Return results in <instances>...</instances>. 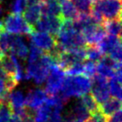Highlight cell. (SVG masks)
Wrapping results in <instances>:
<instances>
[{
	"instance_id": "obj_1",
	"label": "cell",
	"mask_w": 122,
	"mask_h": 122,
	"mask_svg": "<svg viewBox=\"0 0 122 122\" xmlns=\"http://www.w3.org/2000/svg\"><path fill=\"white\" fill-rule=\"evenodd\" d=\"M56 45L61 52L73 51L86 46V42L83 35L75 30L73 21L71 20H63L62 24L55 36Z\"/></svg>"
},
{
	"instance_id": "obj_2",
	"label": "cell",
	"mask_w": 122,
	"mask_h": 122,
	"mask_svg": "<svg viewBox=\"0 0 122 122\" xmlns=\"http://www.w3.org/2000/svg\"><path fill=\"white\" fill-rule=\"evenodd\" d=\"M91 88V79L84 75L78 76H68L64 78L61 93L65 97H80L85 94H87Z\"/></svg>"
},
{
	"instance_id": "obj_3",
	"label": "cell",
	"mask_w": 122,
	"mask_h": 122,
	"mask_svg": "<svg viewBox=\"0 0 122 122\" xmlns=\"http://www.w3.org/2000/svg\"><path fill=\"white\" fill-rule=\"evenodd\" d=\"M92 11L99 14L103 20L121 19V0H97Z\"/></svg>"
},
{
	"instance_id": "obj_4",
	"label": "cell",
	"mask_w": 122,
	"mask_h": 122,
	"mask_svg": "<svg viewBox=\"0 0 122 122\" xmlns=\"http://www.w3.org/2000/svg\"><path fill=\"white\" fill-rule=\"evenodd\" d=\"M4 29L11 34L29 35L30 36L34 32V28L26 22L20 14H10L3 21Z\"/></svg>"
},
{
	"instance_id": "obj_5",
	"label": "cell",
	"mask_w": 122,
	"mask_h": 122,
	"mask_svg": "<svg viewBox=\"0 0 122 122\" xmlns=\"http://www.w3.org/2000/svg\"><path fill=\"white\" fill-rule=\"evenodd\" d=\"M65 78V73L56 63L52 64L49 67L47 78L46 79L45 91L48 95H53L61 91L62 82Z\"/></svg>"
},
{
	"instance_id": "obj_6",
	"label": "cell",
	"mask_w": 122,
	"mask_h": 122,
	"mask_svg": "<svg viewBox=\"0 0 122 122\" xmlns=\"http://www.w3.org/2000/svg\"><path fill=\"white\" fill-rule=\"evenodd\" d=\"M91 95L95 102L101 105L111 96L109 90V81L107 78H103L98 74H95L91 78Z\"/></svg>"
},
{
	"instance_id": "obj_7",
	"label": "cell",
	"mask_w": 122,
	"mask_h": 122,
	"mask_svg": "<svg viewBox=\"0 0 122 122\" xmlns=\"http://www.w3.org/2000/svg\"><path fill=\"white\" fill-rule=\"evenodd\" d=\"M62 18L56 16H46L41 15L39 20L35 24L34 30L41 32H48L55 37L58 34L62 24Z\"/></svg>"
},
{
	"instance_id": "obj_8",
	"label": "cell",
	"mask_w": 122,
	"mask_h": 122,
	"mask_svg": "<svg viewBox=\"0 0 122 122\" xmlns=\"http://www.w3.org/2000/svg\"><path fill=\"white\" fill-rule=\"evenodd\" d=\"M30 40L31 44L46 54H50L56 47L55 37L49 34L48 32L34 31L30 35Z\"/></svg>"
},
{
	"instance_id": "obj_9",
	"label": "cell",
	"mask_w": 122,
	"mask_h": 122,
	"mask_svg": "<svg viewBox=\"0 0 122 122\" xmlns=\"http://www.w3.org/2000/svg\"><path fill=\"white\" fill-rule=\"evenodd\" d=\"M47 96L48 95L43 88H33L28 93L27 96L25 97V106L35 111L44 104Z\"/></svg>"
},
{
	"instance_id": "obj_10",
	"label": "cell",
	"mask_w": 122,
	"mask_h": 122,
	"mask_svg": "<svg viewBox=\"0 0 122 122\" xmlns=\"http://www.w3.org/2000/svg\"><path fill=\"white\" fill-rule=\"evenodd\" d=\"M90 116H91L90 112L86 110V108L83 105L79 99L78 101H76L71 108L69 109V111L65 114L64 118H62V119H64V120L78 119L82 122H86L90 118Z\"/></svg>"
},
{
	"instance_id": "obj_11",
	"label": "cell",
	"mask_w": 122,
	"mask_h": 122,
	"mask_svg": "<svg viewBox=\"0 0 122 122\" xmlns=\"http://www.w3.org/2000/svg\"><path fill=\"white\" fill-rule=\"evenodd\" d=\"M10 53L14 54L16 57H19L22 60H25L28 57L29 48L24 41L23 37H21L19 35L13 34Z\"/></svg>"
},
{
	"instance_id": "obj_12",
	"label": "cell",
	"mask_w": 122,
	"mask_h": 122,
	"mask_svg": "<svg viewBox=\"0 0 122 122\" xmlns=\"http://www.w3.org/2000/svg\"><path fill=\"white\" fill-rule=\"evenodd\" d=\"M121 109V100L117 99L115 97H110L101 105H99V111L102 114L109 118Z\"/></svg>"
},
{
	"instance_id": "obj_13",
	"label": "cell",
	"mask_w": 122,
	"mask_h": 122,
	"mask_svg": "<svg viewBox=\"0 0 122 122\" xmlns=\"http://www.w3.org/2000/svg\"><path fill=\"white\" fill-rule=\"evenodd\" d=\"M41 15L61 17V4L58 0H44L41 3Z\"/></svg>"
},
{
	"instance_id": "obj_14",
	"label": "cell",
	"mask_w": 122,
	"mask_h": 122,
	"mask_svg": "<svg viewBox=\"0 0 122 122\" xmlns=\"http://www.w3.org/2000/svg\"><path fill=\"white\" fill-rule=\"evenodd\" d=\"M41 16V3L32 5L26 7L23 12V18L29 25L34 28L35 24L39 20Z\"/></svg>"
},
{
	"instance_id": "obj_15",
	"label": "cell",
	"mask_w": 122,
	"mask_h": 122,
	"mask_svg": "<svg viewBox=\"0 0 122 122\" xmlns=\"http://www.w3.org/2000/svg\"><path fill=\"white\" fill-rule=\"evenodd\" d=\"M120 40H121L120 37H116V36H112V35H108V36H105L96 46H97V47L99 48L100 51L102 52V54L103 55H108L109 53L111 52V50Z\"/></svg>"
},
{
	"instance_id": "obj_16",
	"label": "cell",
	"mask_w": 122,
	"mask_h": 122,
	"mask_svg": "<svg viewBox=\"0 0 122 122\" xmlns=\"http://www.w3.org/2000/svg\"><path fill=\"white\" fill-rule=\"evenodd\" d=\"M78 13L71 0H63L61 2V17L62 20H74L78 17Z\"/></svg>"
},
{
	"instance_id": "obj_17",
	"label": "cell",
	"mask_w": 122,
	"mask_h": 122,
	"mask_svg": "<svg viewBox=\"0 0 122 122\" xmlns=\"http://www.w3.org/2000/svg\"><path fill=\"white\" fill-rule=\"evenodd\" d=\"M106 33L109 35L120 37L121 35V19H112L105 20L102 22Z\"/></svg>"
},
{
	"instance_id": "obj_18",
	"label": "cell",
	"mask_w": 122,
	"mask_h": 122,
	"mask_svg": "<svg viewBox=\"0 0 122 122\" xmlns=\"http://www.w3.org/2000/svg\"><path fill=\"white\" fill-rule=\"evenodd\" d=\"M52 112V109L46 103L41 105L39 108L34 111L33 118L35 122H47L49 115Z\"/></svg>"
},
{
	"instance_id": "obj_19",
	"label": "cell",
	"mask_w": 122,
	"mask_h": 122,
	"mask_svg": "<svg viewBox=\"0 0 122 122\" xmlns=\"http://www.w3.org/2000/svg\"><path fill=\"white\" fill-rule=\"evenodd\" d=\"M80 101L83 103V105L86 108V110L90 112V114H93V113L99 111L98 103L95 102V100L92 96L91 94L87 93V94H85L82 96H80Z\"/></svg>"
},
{
	"instance_id": "obj_20",
	"label": "cell",
	"mask_w": 122,
	"mask_h": 122,
	"mask_svg": "<svg viewBox=\"0 0 122 122\" xmlns=\"http://www.w3.org/2000/svg\"><path fill=\"white\" fill-rule=\"evenodd\" d=\"M78 14H90L93 4L90 0H71Z\"/></svg>"
},
{
	"instance_id": "obj_21",
	"label": "cell",
	"mask_w": 122,
	"mask_h": 122,
	"mask_svg": "<svg viewBox=\"0 0 122 122\" xmlns=\"http://www.w3.org/2000/svg\"><path fill=\"white\" fill-rule=\"evenodd\" d=\"M103 56L102 52L99 50L96 45H93V46H88L86 45V60H90L95 62H97L100 61V59Z\"/></svg>"
},
{
	"instance_id": "obj_22",
	"label": "cell",
	"mask_w": 122,
	"mask_h": 122,
	"mask_svg": "<svg viewBox=\"0 0 122 122\" xmlns=\"http://www.w3.org/2000/svg\"><path fill=\"white\" fill-rule=\"evenodd\" d=\"M109 90L110 94L112 95V97L121 100V83L119 82L114 78H110L109 80Z\"/></svg>"
},
{
	"instance_id": "obj_23",
	"label": "cell",
	"mask_w": 122,
	"mask_h": 122,
	"mask_svg": "<svg viewBox=\"0 0 122 122\" xmlns=\"http://www.w3.org/2000/svg\"><path fill=\"white\" fill-rule=\"evenodd\" d=\"M115 71L111 67H108L106 65L102 64L101 62H96V74L102 76L103 78L110 79L113 78Z\"/></svg>"
},
{
	"instance_id": "obj_24",
	"label": "cell",
	"mask_w": 122,
	"mask_h": 122,
	"mask_svg": "<svg viewBox=\"0 0 122 122\" xmlns=\"http://www.w3.org/2000/svg\"><path fill=\"white\" fill-rule=\"evenodd\" d=\"M12 115V111L8 102H0V122H8Z\"/></svg>"
},
{
	"instance_id": "obj_25",
	"label": "cell",
	"mask_w": 122,
	"mask_h": 122,
	"mask_svg": "<svg viewBox=\"0 0 122 122\" xmlns=\"http://www.w3.org/2000/svg\"><path fill=\"white\" fill-rule=\"evenodd\" d=\"M84 61L83 62H76L67 70L64 71L65 75L67 76H78L84 74Z\"/></svg>"
},
{
	"instance_id": "obj_26",
	"label": "cell",
	"mask_w": 122,
	"mask_h": 122,
	"mask_svg": "<svg viewBox=\"0 0 122 122\" xmlns=\"http://www.w3.org/2000/svg\"><path fill=\"white\" fill-rule=\"evenodd\" d=\"M96 74V62L90 60L84 61V76L91 79Z\"/></svg>"
},
{
	"instance_id": "obj_27",
	"label": "cell",
	"mask_w": 122,
	"mask_h": 122,
	"mask_svg": "<svg viewBox=\"0 0 122 122\" xmlns=\"http://www.w3.org/2000/svg\"><path fill=\"white\" fill-rule=\"evenodd\" d=\"M121 52H122V48H121V40H120V41H119L115 46L111 50V52L109 53L108 55L112 58V59H113L114 61L121 62V59H122Z\"/></svg>"
},
{
	"instance_id": "obj_28",
	"label": "cell",
	"mask_w": 122,
	"mask_h": 122,
	"mask_svg": "<svg viewBox=\"0 0 122 122\" xmlns=\"http://www.w3.org/2000/svg\"><path fill=\"white\" fill-rule=\"evenodd\" d=\"M44 52L41 51L39 48H37V46H35L34 45L30 44V52H29V60L28 61L29 62H33V61H36L37 60H38L40 56L43 54Z\"/></svg>"
},
{
	"instance_id": "obj_29",
	"label": "cell",
	"mask_w": 122,
	"mask_h": 122,
	"mask_svg": "<svg viewBox=\"0 0 122 122\" xmlns=\"http://www.w3.org/2000/svg\"><path fill=\"white\" fill-rule=\"evenodd\" d=\"M27 7L26 0H14L12 5V12L13 14H20L24 12Z\"/></svg>"
},
{
	"instance_id": "obj_30",
	"label": "cell",
	"mask_w": 122,
	"mask_h": 122,
	"mask_svg": "<svg viewBox=\"0 0 122 122\" xmlns=\"http://www.w3.org/2000/svg\"><path fill=\"white\" fill-rule=\"evenodd\" d=\"M86 122H107V118L100 111H98L91 114L90 118Z\"/></svg>"
},
{
	"instance_id": "obj_31",
	"label": "cell",
	"mask_w": 122,
	"mask_h": 122,
	"mask_svg": "<svg viewBox=\"0 0 122 122\" xmlns=\"http://www.w3.org/2000/svg\"><path fill=\"white\" fill-rule=\"evenodd\" d=\"M107 122H122V113L121 110L114 113L111 117L107 118Z\"/></svg>"
},
{
	"instance_id": "obj_32",
	"label": "cell",
	"mask_w": 122,
	"mask_h": 122,
	"mask_svg": "<svg viewBox=\"0 0 122 122\" xmlns=\"http://www.w3.org/2000/svg\"><path fill=\"white\" fill-rule=\"evenodd\" d=\"M8 122H22V119H20L19 116L13 114V115H11V118Z\"/></svg>"
},
{
	"instance_id": "obj_33",
	"label": "cell",
	"mask_w": 122,
	"mask_h": 122,
	"mask_svg": "<svg viewBox=\"0 0 122 122\" xmlns=\"http://www.w3.org/2000/svg\"><path fill=\"white\" fill-rule=\"evenodd\" d=\"M44 0H26L27 5H37L42 3Z\"/></svg>"
},
{
	"instance_id": "obj_34",
	"label": "cell",
	"mask_w": 122,
	"mask_h": 122,
	"mask_svg": "<svg viewBox=\"0 0 122 122\" xmlns=\"http://www.w3.org/2000/svg\"><path fill=\"white\" fill-rule=\"evenodd\" d=\"M64 122H82V121L78 120V119H67V120H64Z\"/></svg>"
},
{
	"instance_id": "obj_35",
	"label": "cell",
	"mask_w": 122,
	"mask_h": 122,
	"mask_svg": "<svg viewBox=\"0 0 122 122\" xmlns=\"http://www.w3.org/2000/svg\"><path fill=\"white\" fill-rule=\"evenodd\" d=\"M4 14V8L2 7V5H1V4H0V16H2Z\"/></svg>"
},
{
	"instance_id": "obj_36",
	"label": "cell",
	"mask_w": 122,
	"mask_h": 122,
	"mask_svg": "<svg viewBox=\"0 0 122 122\" xmlns=\"http://www.w3.org/2000/svg\"><path fill=\"white\" fill-rule=\"evenodd\" d=\"M3 28V21H0V30Z\"/></svg>"
},
{
	"instance_id": "obj_37",
	"label": "cell",
	"mask_w": 122,
	"mask_h": 122,
	"mask_svg": "<svg viewBox=\"0 0 122 122\" xmlns=\"http://www.w3.org/2000/svg\"><path fill=\"white\" fill-rule=\"evenodd\" d=\"M90 1L92 2V4H94V3H95V2L97 1V0H90Z\"/></svg>"
},
{
	"instance_id": "obj_38",
	"label": "cell",
	"mask_w": 122,
	"mask_h": 122,
	"mask_svg": "<svg viewBox=\"0 0 122 122\" xmlns=\"http://www.w3.org/2000/svg\"><path fill=\"white\" fill-rule=\"evenodd\" d=\"M58 1H59V2H61V1H63V0H58Z\"/></svg>"
},
{
	"instance_id": "obj_39",
	"label": "cell",
	"mask_w": 122,
	"mask_h": 122,
	"mask_svg": "<svg viewBox=\"0 0 122 122\" xmlns=\"http://www.w3.org/2000/svg\"><path fill=\"white\" fill-rule=\"evenodd\" d=\"M1 1H3V0H0V3H1Z\"/></svg>"
}]
</instances>
